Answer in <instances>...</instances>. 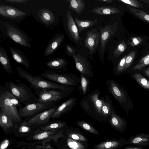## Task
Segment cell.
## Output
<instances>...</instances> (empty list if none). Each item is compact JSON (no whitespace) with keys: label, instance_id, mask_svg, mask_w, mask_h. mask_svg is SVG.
Returning <instances> with one entry per match:
<instances>
[{"label":"cell","instance_id":"6da1fadb","mask_svg":"<svg viewBox=\"0 0 149 149\" xmlns=\"http://www.w3.org/2000/svg\"><path fill=\"white\" fill-rule=\"evenodd\" d=\"M0 111L10 116L15 122L20 124L22 123L17 108L23 107L15 97L4 86H0Z\"/></svg>","mask_w":149,"mask_h":149},{"label":"cell","instance_id":"7a4b0ae2","mask_svg":"<svg viewBox=\"0 0 149 149\" xmlns=\"http://www.w3.org/2000/svg\"><path fill=\"white\" fill-rule=\"evenodd\" d=\"M16 68L19 76L26 80L34 90L56 89L73 91L75 88L74 87L57 84L45 79L38 75L37 76L32 75L19 67L16 66Z\"/></svg>","mask_w":149,"mask_h":149},{"label":"cell","instance_id":"3957f363","mask_svg":"<svg viewBox=\"0 0 149 149\" xmlns=\"http://www.w3.org/2000/svg\"><path fill=\"white\" fill-rule=\"evenodd\" d=\"M100 90L97 89L82 98L79 104L89 116L100 121L105 120L102 112V103L99 98Z\"/></svg>","mask_w":149,"mask_h":149},{"label":"cell","instance_id":"277c9868","mask_svg":"<svg viewBox=\"0 0 149 149\" xmlns=\"http://www.w3.org/2000/svg\"><path fill=\"white\" fill-rule=\"evenodd\" d=\"M15 84L12 81L4 84V87L12 93L20 103L26 105L37 102L38 98L26 85L19 80Z\"/></svg>","mask_w":149,"mask_h":149},{"label":"cell","instance_id":"5b68a950","mask_svg":"<svg viewBox=\"0 0 149 149\" xmlns=\"http://www.w3.org/2000/svg\"><path fill=\"white\" fill-rule=\"evenodd\" d=\"M62 71L45 70L40 75L44 78L57 84L73 86L78 84L79 80L76 75L71 73L61 72Z\"/></svg>","mask_w":149,"mask_h":149},{"label":"cell","instance_id":"8992f818","mask_svg":"<svg viewBox=\"0 0 149 149\" xmlns=\"http://www.w3.org/2000/svg\"><path fill=\"white\" fill-rule=\"evenodd\" d=\"M38 98L37 102L47 103L57 101L67 97L72 91H65L56 89H41L34 90Z\"/></svg>","mask_w":149,"mask_h":149},{"label":"cell","instance_id":"52a82bcc","mask_svg":"<svg viewBox=\"0 0 149 149\" xmlns=\"http://www.w3.org/2000/svg\"><path fill=\"white\" fill-rule=\"evenodd\" d=\"M7 36L12 40L21 46L30 48L31 39L24 32L15 24L5 22Z\"/></svg>","mask_w":149,"mask_h":149},{"label":"cell","instance_id":"ba28073f","mask_svg":"<svg viewBox=\"0 0 149 149\" xmlns=\"http://www.w3.org/2000/svg\"><path fill=\"white\" fill-rule=\"evenodd\" d=\"M57 101L47 103L36 102L25 105L18 110L21 118H26L36 115L41 112L52 108L55 106Z\"/></svg>","mask_w":149,"mask_h":149},{"label":"cell","instance_id":"9c48e42d","mask_svg":"<svg viewBox=\"0 0 149 149\" xmlns=\"http://www.w3.org/2000/svg\"><path fill=\"white\" fill-rule=\"evenodd\" d=\"M106 85L107 90L119 102L121 106L124 108L127 100L125 93L122 88L111 79L106 81Z\"/></svg>","mask_w":149,"mask_h":149},{"label":"cell","instance_id":"30bf717a","mask_svg":"<svg viewBox=\"0 0 149 149\" xmlns=\"http://www.w3.org/2000/svg\"><path fill=\"white\" fill-rule=\"evenodd\" d=\"M100 34V49L101 53L104 54L108 41L111 37L114 35L117 31L118 25L116 23L105 25L102 27H97Z\"/></svg>","mask_w":149,"mask_h":149},{"label":"cell","instance_id":"8fae6325","mask_svg":"<svg viewBox=\"0 0 149 149\" xmlns=\"http://www.w3.org/2000/svg\"><path fill=\"white\" fill-rule=\"evenodd\" d=\"M58 106L55 105L51 108L41 112L27 120L29 125L40 127L48 123Z\"/></svg>","mask_w":149,"mask_h":149},{"label":"cell","instance_id":"7c38bea8","mask_svg":"<svg viewBox=\"0 0 149 149\" xmlns=\"http://www.w3.org/2000/svg\"><path fill=\"white\" fill-rule=\"evenodd\" d=\"M72 57L76 68L80 73L88 78L93 77V73L92 67L88 60L78 54H76Z\"/></svg>","mask_w":149,"mask_h":149},{"label":"cell","instance_id":"4fadbf2b","mask_svg":"<svg viewBox=\"0 0 149 149\" xmlns=\"http://www.w3.org/2000/svg\"><path fill=\"white\" fill-rule=\"evenodd\" d=\"M100 39V33L96 28H93L86 33L84 42L85 47L88 49L91 54H93L97 50Z\"/></svg>","mask_w":149,"mask_h":149},{"label":"cell","instance_id":"5bb4252c","mask_svg":"<svg viewBox=\"0 0 149 149\" xmlns=\"http://www.w3.org/2000/svg\"><path fill=\"white\" fill-rule=\"evenodd\" d=\"M64 129L60 131H41L38 130L27 136L26 139L30 141L49 140L53 138L61 137L63 135Z\"/></svg>","mask_w":149,"mask_h":149},{"label":"cell","instance_id":"9a60e30c","mask_svg":"<svg viewBox=\"0 0 149 149\" xmlns=\"http://www.w3.org/2000/svg\"><path fill=\"white\" fill-rule=\"evenodd\" d=\"M108 123L113 128L121 133L124 132L126 129V120L116 114L114 108L109 117Z\"/></svg>","mask_w":149,"mask_h":149},{"label":"cell","instance_id":"2e32d148","mask_svg":"<svg viewBox=\"0 0 149 149\" xmlns=\"http://www.w3.org/2000/svg\"><path fill=\"white\" fill-rule=\"evenodd\" d=\"M77 100L76 97L70 98L58 107L51 118H58L70 111L75 105Z\"/></svg>","mask_w":149,"mask_h":149},{"label":"cell","instance_id":"e0dca14e","mask_svg":"<svg viewBox=\"0 0 149 149\" xmlns=\"http://www.w3.org/2000/svg\"><path fill=\"white\" fill-rule=\"evenodd\" d=\"M26 14L24 11L15 8L5 5H0V15L4 17L16 19L22 17Z\"/></svg>","mask_w":149,"mask_h":149},{"label":"cell","instance_id":"ac0fdd59","mask_svg":"<svg viewBox=\"0 0 149 149\" xmlns=\"http://www.w3.org/2000/svg\"><path fill=\"white\" fill-rule=\"evenodd\" d=\"M127 141L124 138L108 140L101 142L94 146L95 149H116L125 145H127Z\"/></svg>","mask_w":149,"mask_h":149},{"label":"cell","instance_id":"d6986e66","mask_svg":"<svg viewBox=\"0 0 149 149\" xmlns=\"http://www.w3.org/2000/svg\"><path fill=\"white\" fill-rule=\"evenodd\" d=\"M64 40V35L63 33L56 35L50 41L45 50L44 54L45 56H49L58 48Z\"/></svg>","mask_w":149,"mask_h":149},{"label":"cell","instance_id":"ffe728a7","mask_svg":"<svg viewBox=\"0 0 149 149\" xmlns=\"http://www.w3.org/2000/svg\"><path fill=\"white\" fill-rule=\"evenodd\" d=\"M66 23L69 33L75 41L77 42L80 39L79 32L75 21L70 11L67 10L66 11Z\"/></svg>","mask_w":149,"mask_h":149},{"label":"cell","instance_id":"44dd1931","mask_svg":"<svg viewBox=\"0 0 149 149\" xmlns=\"http://www.w3.org/2000/svg\"><path fill=\"white\" fill-rule=\"evenodd\" d=\"M146 146L149 145V134L140 133L130 137L127 145Z\"/></svg>","mask_w":149,"mask_h":149},{"label":"cell","instance_id":"7402d4cb","mask_svg":"<svg viewBox=\"0 0 149 149\" xmlns=\"http://www.w3.org/2000/svg\"><path fill=\"white\" fill-rule=\"evenodd\" d=\"M17 128L15 127V130L16 135L18 136L26 137L35 132V129L38 128L39 127L29 125L25 120L22 122Z\"/></svg>","mask_w":149,"mask_h":149},{"label":"cell","instance_id":"603a6c76","mask_svg":"<svg viewBox=\"0 0 149 149\" xmlns=\"http://www.w3.org/2000/svg\"><path fill=\"white\" fill-rule=\"evenodd\" d=\"M9 50L13 58L17 63L27 68H30L29 61L23 52L11 47H9Z\"/></svg>","mask_w":149,"mask_h":149},{"label":"cell","instance_id":"cb8c5ba5","mask_svg":"<svg viewBox=\"0 0 149 149\" xmlns=\"http://www.w3.org/2000/svg\"><path fill=\"white\" fill-rule=\"evenodd\" d=\"M102 103V112L105 120L111 114L114 108L111 98L107 95H105L100 99Z\"/></svg>","mask_w":149,"mask_h":149},{"label":"cell","instance_id":"d4e9b609","mask_svg":"<svg viewBox=\"0 0 149 149\" xmlns=\"http://www.w3.org/2000/svg\"><path fill=\"white\" fill-rule=\"evenodd\" d=\"M67 125L66 123L64 121H53L39 127L38 130L60 131L65 129Z\"/></svg>","mask_w":149,"mask_h":149},{"label":"cell","instance_id":"484cf974","mask_svg":"<svg viewBox=\"0 0 149 149\" xmlns=\"http://www.w3.org/2000/svg\"><path fill=\"white\" fill-rule=\"evenodd\" d=\"M38 15L40 20L47 25L52 24L55 20L54 13L47 8L40 9L38 12Z\"/></svg>","mask_w":149,"mask_h":149},{"label":"cell","instance_id":"4316f807","mask_svg":"<svg viewBox=\"0 0 149 149\" xmlns=\"http://www.w3.org/2000/svg\"><path fill=\"white\" fill-rule=\"evenodd\" d=\"M15 122L10 116L0 111V126L5 132L12 129Z\"/></svg>","mask_w":149,"mask_h":149},{"label":"cell","instance_id":"83f0119b","mask_svg":"<svg viewBox=\"0 0 149 149\" xmlns=\"http://www.w3.org/2000/svg\"><path fill=\"white\" fill-rule=\"evenodd\" d=\"M67 61L61 58H57L53 59L47 62L45 65L47 67L54 69H66L68 65Z\"/></svg>","mask_w":149,"mask_h":149},{"label":"cell","instance_id":"f1b7e54d","mask_svg":"<svg viewBox=\"0 0 149 149\" xmlns=\"http://www.w3.org/2000/svg\"><path fill=\"white\" fill-rule=\"evenodd\" d=\"M0 61L4 70L9 73L12 74L13 70L6 49L1 46H0Z\"/></svg>","mask_w":149,"mask_h":149},{"label":"cell","instance_id":"f546056e","mask_svg":"<svg viewBox=\"0 0 149 149\" xmlns=\"http://www.w3.org/2000/svg\"><path fill=\"white\" fill-rule=\"evenodd\" d=\"M93 12L100 15H112L118 13L120 11L118 8L112 6H102L94 8Z\"/></svg>","mask_w":149,"mask_h":149},{"label":"cell","instance_id":"4dcf8cb0","mask_svg":"<svg viewBox=\"0 0 149 149\" xmlns=\"http://www.w3.org/2000/svg\"><path fill=\"white\" fill-rule=\"evenodd\" d=\"M74 21L77 24L79 33L81 32L84 29L95 25L97 23V20L95 19L93 20H80L77 17L74 19Z\"/></svg>","mask_w":149,"mask_h":149},{"label":"cell","instance_id":"1f68e13d","mask_svg":"<svg viewBox=\"0 0 149 149\" xmlns=\"http://www.w3.org/2000/svg\"><path fill=\"white\" fill-rule=\"evenodd\" d=\"M68 2L70 8L76 13L80 14L85 7V3L83 0H69Z\"/></svg>","mask_w":149,"mask_h":149},{"label":"cell","instance_id":"d6a6232c","mask_svg":"<svg viewBox=\"0 0 149 149\" xmlns=\"http://www.w3.org/2000/svg\"><path fill=\"white\" fill-rule=\"evenodd\" d=\"M66 146L70 149H87V146L80 141L74 140L68 137L66 140Z\"/></svg>","mask_w":149,"mask_h":149},{"label":"cell","instance_id":"836d02e7","mask_svg":"<svg viewBox=\"0 0 149 149\" xmlns=\"http://www.w3.org/2000/svg\"><path fill=\"white\" fill-rule=\"evenodd\" d=\"M76 124L78 126L87 132L97 135L99 133L88 123L82 120H77L75 122Z\"/></svg>","mask_w":149,"mask_h":149},{"label":"cell","instance_id":"e575fe53","mask_svg":"<svg viewBox=\"0 0 149 149\" xmlns=\"http://www.w3.org/2000/svg\"><path fill=\"white\" fill-rule=\"evenodd\" d=\"M130 11L134 15L143 20L149 23V14L140 10L127 6Z\"/></svg>","mask_w":149,"mask_h":149},{"label":"cell","instance_id":"d590c367","mask_svg":"<svg viewBox=\"0 0 149 149\" xmlns=\"http://www.w3.org/2000/svg\"><path fill=\"white\" fill-rule=\"evenodd\" d=\"M90 81L83 74L80 73V87L81 91L84 95H85L89 91Z\"/></svg>","mask_w":149,"mask_h":149},{"label":"cell","instance_id":"8d00e7d4","mask_svg":"<svg viewBox=\"0 0 149 149\" xmlns=\"http://www.w3.org/2000/svg\"><path fill=\"white\" fill-rule=\"evenodd\" d=\"M133 77L141 86L145 89L149 90V81L139 73L134 74Z\"/></svg>","mask_w":149,"mask_h":149},{"label":"cell","instance_id":"74e56055","mask_svg":"<svg viewBox=\"0 0 149 149\" xmlns=\"http://www.w3.org/2000/svg\"><path fill=\"white\" fill-rule=\"evenodd\" d=\"M127 45L124 40L121 41L116 46L113 51L114 56L115 57L119 56L126 49Z\"/></svg>","mask_w":149,"mask_h":149},{"label":"cell","instance_id":"f35d334b","mask_svg":"<svg viewBox=\"0 0 149 149\" xmlns=\"http://www.w3.org/2000/svg\"><path fill=\"white\" fill-rule=\"evenodd\" d=\"M127 55H125L120 61L116 67L113 68V72L116 74H120L124 71L126 59Z\"/></svg>","mask_w":149,"mask_h":149},{"label":"cell","instance_id":"ab89813d","mask_svg":"<svg viewBox=\"0 0 149 149\" xmlns=\"http://www.w3.org/2000/svg\"><path fill=\"white\" fill-rule=\"evenodd\" d=\"M136 54V52L135 51H133L130 52L127 55L126 59L124 71L126 70L132 63L135 58Z\"/></svg>","mask_w":149,"mask_h":149},{"label":"cell","instance_id":"60d3db41","mask_svg":"<svg viewBox=\"0 0 149 149\" xmlns=\"http://www.w3.org/2000/svg\"><path fill=\"white\" fill-rule=\"evenodd\" d=\"M67 136L68 137L74 140L84 142H87L88 141L86 137L80 133L75 132L68 133H67Z\"/></svg>","mask_w":149,"mask_h":149},{"label":"cell","instance_id":"b9f144b4","mask_svg":"<svg viewBox=\"0 0 149 149\" xmlns=\"http://www.w3.org/2000/svg\"><path fill=\"white\" fill-rule=\"evenodd\" d=\"M125 3L131 6L137 8H143L142 4L139 1L136 0H118Z\"/></svg>","mask_w":149,"mask_h":149},{"label":"cell","instance_id":"7bdbcfd3","mask_svg":"<svg viewBox=\"0 0 149 149\" xmlns=\"http://www.w3.org/2000/svg\"><path fill=\"white\" fill-rule=\"evenodd\" d=\"M149 64V58H146L144 59L139 63L135 66L132 69V70L138 69L141 70L144 66Z\"/></svg>","mask_w":149,"mask_h":149},{"label":"cell","instance_id":"ee69618b","mask_svg":"<svg viewBox=\"0 0 149 149\" xmlns=\"http://www.w3.org/2000/svg\"><path fill=\"white\" fill-rule=\"evenodd\" d=\"M143 40V39L141 37H135L131 38L130 41H128V43L132 46L134 47L140 43Z\"/></svg>","mask_w":149,"mask_h":149},{"label":"cell","instance_id":"f6af8a7d","mask_svg":"<svg viewBox=\"0 0 149 149\" xmlns=\"http://www.w3.org/2000/svg\"><path fill=\"white\" fill-rule=\"evenodd\" d=\"M65 50L68 56L73 57L76 55L75 50L69 45H66Z\"/></svg>","mask_w":149,"mask_h":149},{"label":"cell","instance_id":"bcb514c9","mask_svg":"<svg viewBox=\"0 0 149 149\" xmlns=\"http://www.w3.org/2000/svg\"><path fill=\"white\" fill-rule=\"evenodd\" d=\"M9 143V141L8 139L3 140L1 144L0 149H6L8 147Z\"/></svg>","mask_w":149,"mask_h":149},{"label":"cell","instance_id":"7dc6e473","mask_svg":"<svg viewBox=\"0 0 149 149\" xmlns=\"http://www.w3.org/2000/svg\"><path fill=\"white\" fill-rule=\"evenodd\" d=\"M29 0H5L4 1L12 3H24L29 1Z\"/></svg>","mask_w":149,"mask_h":149},{"label":"cell","instance_id":"c3c4849f","mask_svg":"<svg viewBox=\"0 0 149 149\" xmlns=\"http://www.w3.org/2000/svg\"><path fill=\"white\" fill-rule=\"evenodd\" d=\"M124 149H144L141 147L137 146H128L125 147Z\"/></svg>","mask_w":149,"mask_h":149},{"label":"cell","instance_id":"681fc988","mask_svg":"<svg viewBox=\"0 0 149 149\" xmlns=\"http://www.w3.org/2000/svg\"><path fill=\"white\" fill-rule=\"evenodd\" d=\"M98 1L107 3H112L113 1L112 0H99Z\"/></svg>","mask_w":149,"mask_h":149},{"label":"cell","instance_id":"f907efd6","mask_svg":"<svg viewBox=\"0 0 149 149\" xmlns=\"http://www.w3.org/2000/svg\"><path fill=\"white\" fill-rule=\"evenodd\" d=\"M144 72L146 75L149 77V68L146 70Z\"/></svg>","mask_w":149,"mask_h":149},{"label":"cell","instance_id":"816d5d0a","mask_svg":"<svg viewBox=\"0 0 149 149\" xmlns=\"http://www.w3.org/2000/svg\"><path fill=\"white\" fill-rule=\"evenodd\" d=\"M140 1L143 3L149 4V0H140Z\"/></svg>","mask_w":149,"mask_h":149},{"label":"cell","instance_id":"f5cc1de1","mask_svg":"<svg viewBox=\"0 0 149 149\" xmlns=\"http://www.w3.org/2000/svg\"><path fill=\"white\" fill-rule=\"evenodd\" d=\"M146 58H149V54L143 57L140 60V61H139V62H141V61H142L144 59H145Z\"/></svg>","mask_w":149,"mask_h":149}]
</instances>
